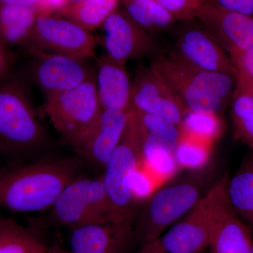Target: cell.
Listing matches in <instances>:
<instances>
[{
	"label": "cell",
	"mask_w": 253,
	"mask_h": 253,
	"mask_svg": "<svg viewBox=\"0 0 253 253\" xmlns=\"http://www.w3.org/2000/svg\"><path fill=\"white\" fill-rule=\"evenodd\" d=\"M76 170V163L67 159L0 170V209L33 212L51 208Z\"/></svg>",
	"instance_id": "cell-1"
},
{
	"label": "cell",
	"mask_w": 253,
	"mask_h": 253,
	"mask_svg": "<svg viewBox=\"0 0 253 253\" xmlns=\"http://www.w3.org/2000/svg\"><path fill=\"white\" fill-rule=\"evenodd\" d=\"M149 67L188 111L220 114L231 103L236 75L199 69L172 52L159 53L153 57Z\"/></svg>",
	"instance_id": "cell-2"
},
{
	"label": "cell",
	"mask_w": 253,
	"mask_h": 253,
	"mask_svg": "<svg viewBox=\"0 0 253 253\" xmlns=\"http://www.w3.org/2000/svg\"><path fill=\"white\" fill-rule=\"evenodd\" d=\"M46 134L26 86L16 78L0 82V154L21 156L44 146Z\"/></svg>",
	"instance_id": "cell-3"
},
{
	"label": "cell",
	"mask_w": 253,
	"mask_h": 253,
	"mask_svg": "<svg viewBox=\"0 0 253 253\" xmlns=\"http://www.w3.org/2000/svg\"><path fill=\"white\" fill-rule=\"evenodd\" d=\"M202 187L201 179L196 176L158 188L146 200L141 215L134 223L136 244L140 246L159 239L204 197Z\"/></svg>",
	"instance_id": "cell-4"
},
{
	"label": "cell",
	"mask_w": 253,
	"mask_h": 253,
	"mask_svg": "<svg viewBox=\"0 0 253 253\" xmlns=\"http://www.w3.org/2000/svg\"><path fill=\"white\" fill-rule=\"evenodd\" d=\"M94 75L74 89L46 96L43 105L55 130L73 149L90 132L102 112Z\"/></svg>",
	"instance_id": "cell-5"
},
{
	"label": "cell",
	"mask_w": 253,
	"mask_h": 253,
	"mask_svg": "<svg viewBox=\"0 0 253 253\" xmlns=\"http://www.w3.org/2000/svg\"><path fill=\"white\" fill-rule=\"evenodd\" d=\"M51 208L54 221L70 229L125 219L115 211L101 177L75 178L63 189Z\"/></svg>",
	"instance_id": "cell-6"
},
{
	"label": "cell",
	"mask_w": 253,
	"mask_h": 253,
	"mask_svg": "<svg viewBox=\"0 0 253 253\" xmlns=\"http://www.w3.org/2000/svg\"><path fill=\"white\" fill-rule=\"evenodd\" d=\"M141 137L134 111L121 142L104 168L101 176L111 204L120 217L134 222L130 180L141 161Z\"/></svg>",
	"instance_id": "cell-7"
},
{
	"label": "cell",
	"mask_w": 253,
	"mask_h": 253,
	"mask_svg": "<svg viewBox=\"0 0 253 253\" xmlns=\"http://www.w3.org/2000/svg\"><path fill=\"white\" fill-rule=\"evenodd\" d=\"M229 176L205 194L209 221V253H251L252 232L234 211L226 194Z\"/></svg>",
	"instance_id": "cell-8"
},
{
	"label": "cell",
	"mask_w": 253,
	"mask_h": 253,
	"mask_svg": "<svg viewBox=\"0 0 253 253\" xmlns=\"http://www.w3.org/2000/svg\"><path fill=\"white\" fill-rule=\"evenodd\" d=\"M96 38L78 23L59 14H38L31 38L23 48L82 59H95Z\"/></svg>",
	"instance_id": "cell-9"
},
{
	"label": "cell",
	"mask_w": 253,
	"mask_h": 253,
	"mask_svg": "<svg viewBox=\"0 0 253 253\" xmlns=\"http://www.w3.org/2000/svg\"><path fill=\"white\" fill-rule=\"evenodd\" d=\"M33 58L31 76L46 96L74 89L94 74L86 59L24 48Z\"/></svg>",
	"instance_id": "cell-10"
},
{
	"label": "cell",
	"mask_w": 253,
	"mask_h": 253,
	"mask_svg": "<svg viewBox=\"0 0 253 253\" xmlns=\"http://www.w3.org/2000/svg\"><path fill=\"white\" fill-rule=\"evenodd\" d=\"M102 44L111 59L126 64L131 60L154 57L161 53L153 35L118 8L101 26Z\"/></svg>",
	"instance_id": "cell-11"
},
{
	"label": "cell",
	"mask_w": 253,
	"mask_h": 253,
	"mask_svg": "<svg viewBox=\"0 0 253 253\" xmlns=\"http://www.w3.org/2000/svg\"><path fill=\"white\" fill-rule=\"evenodd\" d=\"M184 22L176 32L171 52L199 69L236 76L237 68L230 56L206 29L194 20Z\"/></svg>",
	"instance_id": "cell-12"
},
{
	"label": "cell",
	"mask_w": 253,
	"mask_h": 253,
	"mask_svg": "<svg viewBox=\"0 0 253 253\" xmlns=\"http://www.w3.org/2000/svg\"><path fill=\"white\" fill-rule=\"evenodd\" d=\"M131 109L158 116L179 127L188 111L165 82L144 66L138 68L132 82Z\"/></svg>",
	"instance_id": "cell-13"
},
{
	"label": "cell",
	"mask_w": 253,
	"mask_h": 253,
	"mask_svg": "<svg viewBox=\"0 0 253 253\" xmlns=\"http://www.w3.org/2000/svg\"><path fill=\"white\" fill-rule=\"evenodd\" d=\"M196 20L226 52L253 51V17L207 1Z\"/></svg>",
	"instance_id": "cell-14"
},
{
	"label": "cell",
	"mask_w": 253,
	"mask_h": 253,
	"mask_svg": "<svg viewBox=\"0 0 253 253\" xmlns=\"http://www.w3.org/2000/svg\"><path fill=\"white\" fill-rule=\"evenodd\" d=\"M70 253H127L135 243L134 222L125 219L71 229Z\"/></svg>",
	"instance_id": "cell-15"
},
{
	"label": "cell",
	"mask_w": 253,
	"mask_h": 253,
	"mask_svg": "<svg viewBox=\"0 0 253 253\" xmlns=\"http://www.w3.org/2000/svg\"><path fill=\"white\" fill-rule=\"evenodd\" d=\"M131 114V109L102 110L90 132L73 149L88 163L104 168L124 135Z\"/></svg>",
	"instance_id": "cell-16"
},
{
	"label": "cell",
	"mask_w": 253,
	"mask_h": 253,
	"mask_svg": "<svg viewBox=\"0 0 253 253\" xmlns=\"http://www.w3.org/2000/svg\"><path fill=\"white\" fill-rule=\"evenodd\" d=\"M209 239V221L204 195L187 214L158 240L169 253H204L208 250Z\"/></svg>",
	"instance_id": "cell-17"
},
{
	"label": "cell",
	"mask_w": 253,
	"mask_h": 253,
	"mask_svg": "<svg viewBox=\"0 0 253 253\" xmlns=\"http://www.w3.org/2000/svg\"><path fill=\"white\" fill-rule=\"evenodd\" d=\"M94 83L103 110L130 111L132 82L126 64L106 54L96 60Z\"/></svg>",
	"instance_id": "cell-18"
},
{
	"label": "cell",
	"mask_w": 253,
	"mask_h": 253,
	"mask_svg": "<svg viewBox=\"0 0 253 253\" xmlns=\"http://www.w3.org/2000/svg\"><path fill=\"white\" fill-rule=\"evenodd\" d=\"M230 105L234 136L253 151V78L240 70Z\"/></svg>",
	"instance_id": "cell-19"
},
{
	"label": "cell",
	"mask_w": 253,
	"mask_h": 253,
	"mask_svg": "<svg viewBox=\"0 0 253 253\" xmlns=\"http://www.w3.org/2000/svg\"><path fill=\"white\" fill-rule=\"evenodd\" d=\"M226 194L234 211L252 232L253 151L245 156L235 174L231 177H228Z\"/></svg>",
	"instance_id": "cell-20"
},
{
	"label": "cell",
	"mask_w": 253,
	"mask_h": 253,
	"mask_svg": "<svg viewBox=\"0 0 253 253\" xmlns=\"http://www.w3.org/2000/svg\"><path fill=\"white\" fill-rule=\"evenodd\" d=\"M38 11L35 8L0 5V41L9 47H24L31 38Z\"/></svg>",
	"instance_id": "cell-21"
},
{
	"label": "cell",
	"mask_w": 253,
	"mask_h": 253,
	"mask_svg": "<svg viewBox=\"0 0 253 253\" xmlns=\"http://www.w3.org/2000/svg\"><path fill=\"white\" fill-rule=\"evenodd\" d=\"M48 248L32 229L13 218H0V253H45Z\"/></svg>",
	"instance_id": "cell-22"
},
{
	"label": "cell",
	"mask_w": 253,
	"mask_h": 253,
	"mask_svg": "<svg viewBox=\"0 0 253 253\" xmlns=\"http://www.w3.org/2000/svg\"><path fill=\"white\" fill-rule=\"evenodd\" d=\"M120 4L131 19L152 35L166 31L177 22L155 0H120Z\"/></svg>",
	"instance_id": "cell-23"
},
{
	"label": "cell",
	"mask_w": 253,
	"mask_h": 253,
	"mask_svg": "<svg viewBox=\"0 0 253 253\" xmlns=\"http://www.w3.org/2000/svg\"><path fill=\"white\" fill-rule=\"evenodd\" d=\"M133 111L142 144L156 145L174 154L180 137L179 126L154 115Z\"/></svg>",
	"instance_id": "cell-24"
},
{
	"label": "cell",
	"mask_w": 253,
	"mask_h": 253,
	"mask_svg": "<svg viewBox=\"0 0 253 253\" xmlns=\"http://www.w3.org/2000/svg\"><path fill=\"white\" fill-rule=\"evenodd\" d=\"M119 4L120 0H83L65 8L59 15L91 32L101 28L106 19L118 9Z\"/></svg>",
	"instance_id": "cell-25"
},
{
	"label": "cell",
	"mask_w": 253,
	"mask_h": 253,
	"mask_svg": "<svg viewBox=\"0 0 253 253\" xmlns=\"http://www.w3.org/2000/svg\"><path fill=\"white\" fill-rule=\"evenodd\" d=\"M181 134L214 145L222 131L220 114L188 111L180 126Z\"/></svg>",
	"instance_id": "cell-26"
},
{
	"label": "cell",
	"mask_w": 253,
	"mask_h": 253,
	"mask_svg": "<svg viewBox=\"0 0 253 253\" xmlns=\"http://www.w3.org/2000/svg\"><path fill=\"white\" fill-rule=\"evenodd\" d=\"M212 146V144L180 132L179 142L173 155L179 168L198 170L207 164Z\"/></svg>",
	"instance_id": "cell-27"
},
{
	"label": "cell",
	"mask_w": 253,
	"mask_h": 253,
	"mask_svg": "<svg viewBox=\"0 0 253 253\" xmlns=\"http://www.w3.org/2000/svg\"><path fill=\"white\" fill-rule=\"evenodd\" d=\"M141 163L162 184L170 179L179 168L174 155L154 144H142Z\"/></svg>",
	"instance_id": "cell-28"
},
{
	"label": "cell",
	"mask_w": 253,
	"mask_h": 253,
	"mask_svg": "<svg viewBox=\"0 0 253 253\" xmlns=\"http://www.w3.org/2000/svg\"><path fill=\"white\" fill-rule=\"evenodd\" d=\"M161 184L158 178L140 162L130 180L131 196L134 204L149 199Z\"/></svg>",
	"instance_id": "cell-29"
},
{
	"label": "cell",
	"mask_w": 253,
	"mask_h": 253,
	"mask_svg": "<svg viewBox=\"0 0 253 253\" xmlns=\"http://www.w3.org/2000/svg\"><path fill=\"white\" fill-rule=\"evenodd\" d=\"M177 21H192L208 0H155Z\"/></svg>",
	"instance_id": "cell-30"
},
{
	"label": "cell",
	"mask_w": 253,
	"mask_h": 253,
	"mask_svg": "<svg viewBox=\"0 0 253 253\" xmlns=\"http://www.w3.org/2000/svg\"><path fill=\"white\" fill-rule=\"evenodd\" d=\"M229 11L252 16L253 0H208Z\"/></svg>",
	"instance_id": "cell-31"
},
{
	"label": "cell",
	"mask_w": 253,
	"mask_h": 253,
	"mask_svg": "<svg viewBox=\"0 0 253 253\" xmlns=\"http://www.w3.org/2000/svg\"><path fill=\"white\" fill-rule=\"evenodd\" d=\"M16 60V53L0 41V82L9 76Z\"/></svg>",
	"instance_id": "cell-32"
},
{
	"label": "cell",
	"mask_w": 253,
	"mask_h": 253,
	"mask_svg": "<svg viewBox=\"0 0 253 253\" xmlns=\"http://www.w3.org/2000/svg\"><path fill=\"white\" fill-rule=\"evenodd\" d=\"M229 55L237 70L244 71L253 78V51H233Z\"/></svg>",
	"instance_id": "cell-33"
},
{
	"label": "cell",
	"mask_w": 253,
	"mask_h": 253,
	"mask_svg": "<svg viewBox=\"0 0 253 253\" xmlns=\"http://www.w3.org/2000/svg\"><path fill=\"white\" fill-rule=\"evenodd\" d=\"M67 6V0H38L36 6L38 14H59Z\"/></svg>",
	"instance_id": "cell-34"
},
{
	"label": "cell",
	"mask_w": 253,
	"mask_h": 253,
	"mask_svg": "<svg viewBox=\"0 0 253 253\" xmlns=\"http://www.w3.org/2000/svg\"><path fill=\"white\" fill-rule=\"evenodd\" d=\"M136 253H169L166 251L161 245L160 244L158 240L151 241L139 246V249Z\"/></svg>",
	"instance_id": "cell-35"
},
{
	"label": "cell",
	"mask_w": 253,
	"mask_h": 253,
	"mask_svg": "<svg viewBox=\"0 0 253 253\" xmlns=\"http://www.w3.org/2000/svg\"><path fill=\"white\" fill-rule=\"evenodd\" d=\"M38 0H0V5H14L36 9Z\"/></svg>",
	"instance_id": "cell-36"
},
{
	"label": "cell",
	"mask_w": 253,
	"mask_h": 253,
	"mask_svg": "<svg viewBox=\"0 0 253 253\" xmlns=\"http://www.w3.org/2000/svg\"><path fill=\"white\" fill-rule=\"evenodd\" d=\"M45 253H70L69 251L57 247H49Z\"/></svg>",
	"instance_id": "cell-37"
},
{
	"label": "cell",
	"mask_w": 253,
	"mask_h": 253,
	"mask_svg": "<svg viewBox=\"0 0 253 253\" xmlns=\"http://www.w3.org/2000/svg\"><path fill=\"white\" fill-rule=\"evenodd\" d=\"M82 1H83V0H67V6H66V7L78 4V3L81 2Z\"/></svg>",
	"instance_id": "cell-38"
},
{
	"label": "cell",
	"mask_w": 253,
	"mask_h": 253,
	"mask_svg": "<svg viewBox=\"0 0 253 253\" xmlns=\"http://www.w3.org/2000/svg\"><path fill=\"white\" fill-rule=\"evenodd\" d=\"M251 253H253V244L252 246V249H251Z\"/></svg>",
	"instance_id": "cell-39"
},
{
	"label": "cell",
	"mask_w": 253,
	"mask_h": 253,
	"mask_svg": "<svg viewBox=\"0 0 253 253\" xmlns=\"http://www.w3.org/2000/svg\"><path fill=\"white\" fill-rule=\"evenodd\" d=\"M204 253H209V252H208V251H206V252H205Z\"/></svg>",
	"instance_id": "cell-40"
}]
</instances>
